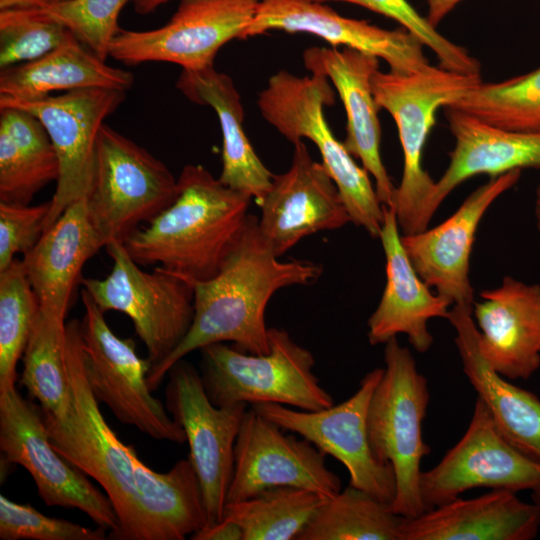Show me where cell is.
<instances>
[{"mask_svg":"<svg viewBox=\"0 0 540 540\" xmlns=\"http://www.w3.org/2000/svg\"><path fill=\"white\" fill-rule=\"evenodd\" d=\"M261 235L258 217L246 223L219 272L194 282V318L181 343L153 366L148 384L156 390L171 367L194 350L219 342H232L240 351H269L265 310L280 289L309 285L322 273L319 264L305 260L280 261Z\"/></svg>","mask_w":540,"mask_h":540,"instance_id":"obj_1","label":"cell"},{"mask_svg":"<svg viewBox=\"0 0 540 540\" xmlns=\"http://www.w3.org/2000/svg\"><path fill=\"white\" fill-rule=\"evenodd\" d=\"M176 199L124 247L140 266H159L191 283L214 277L248 218L251 198L201 165H185Z\"/></svg>","mask_w":540,"mask_h":540,"instance_id":"obj_2","label":"cell"},{"mask_svg":"<svg viewBox=\"0 0 540 540\" xmlns=\"http://www.w3.org/2000/svg\"><path fill=\"white\" fill-rule=\"evenodd\" d=\"M66 366L72 406L66 416L43 419L55 450L96 480L110 499L119 521L114 539L145 540L138 481L145 465L105 421L89 384L81 321L66 323Z\"/></svg>","mask_w":540,"mask_h":540,"instance_id":"obj_3","label":"cell"},{"mask_svg":"<svg viewBox=\"0 0 540 540\" xmlns=\"http://www.w3.org/2000/svg\"><path fill=\"white\" fill-rule=\"evenodd\" d=\"M481 82V75L431 65L409 74L380 69L374 74L376 104L392 116L403 152L402 178L392 205L402 235L427 229L436 212V181L423 167V153L437 111L454 105Z\"/></svg>","mask_w":540,"mask_h":540,"instance_id":"obj_4","label":"cell"},{"mask_svg":"<svg viewBox=\"0 0 540 540\" xmlns=\"http://www.w3.org/2000/svg\"><path fill=\"white\" fill-rule=\"evenodd\" d=\"M334 103L329 79L318 73L297 76L285 70L272 75L258 94L262 117L292 144L308 139L319 150L321 163L335 182L351 222L379 238L384 205L369 173L331 131L324 107Z\"/></svg>","mask_w":540,"mask_h":540,"instance_id":"obj_5","label":"cell"},{"mask_svg":"<svg viewBox=\"0 0 540 540\" xmlns=\"http://www.w3.org/2000/svg\"><path fill=\"white\" fill-rule=\"evenodd\" d=\"M269 351L250 354L223 342L200 349L201 378L216 406L274 403L303 411L334 405L313 373L315 359L286 330L268 329Z\"/></svg>","mask_w":540,"mask_h":540,"instance_id":"obj_6","label":"cell"},{"mask_svg":"<svg viewBox=\"0 0 540 540\" xmlns=\"http://www.w3.org/2000/svg\"><path fill=\"white\" fill-rule=\"evenodd\" d=\"M384 363L369 403L368 436L375 456L394 470L396 495L391 510L415 518L426 511L420 493V463L431 451L422 438L429 402L427 381L396 337L385 343Z\"/></svg>","mask_w":540,"mask_h":540,"instance_id":"obj_7","label":"cell"},{"mask_svg":"<svg viewBox=\"0 0 540 540\" xmlns=\"http://www.w3.org/2000/svg\"><path fill=\"white\" fill-rule=\"evenodd\" d=\"M105 248L113 262L110 273L102 279L82 278L80 283L103 312L130 318L153 367L176 349L192 325L193 284L159 266L142 270L121 241Z\"/></svg>","mask_w":540,"mask_h":540,"instance_id":"obj_8","label":"cell"},{"mask_svg":"<svg viewBox=\"0 0 540 540\" xmlns=\"http://www.w3.org/2000/svg\"><path fill=\"white\" fill-rule=\"evenodd\" d=\"M178 180L150 152L107 124L99 130L88 209L106 245L123 242L177 197Z\"/></svg>","mask_w":540,"mask_h":540,"instance_id":"obj_9","label":"cell"},{"mask_svg":"<svg viewBox=\"0 0 540 540\" xmlns=\"http://www.w3.org/2000/svg\"><path fill=\"white\" fill-rule=\"evenodd\" d=\"M81 337L90 387L99 403L123 424L161 441L186 442L183 428L152 395L148 374L152 363L141 358L130 338L117 336L89 293L82 289Z\"/></svg>","mask_w":540,"mask_h":540,"instance_id":"obj_10","label":"cell"},{"mask_svg":"<svg viewBox=\"0 0 540 540\" xmlns=\"http://www.w3.org/2000/svg\"><path fill=\"white\" fill-rule=\"evenodd\" d=\"M0 450L6 463L30 473L47 506L77 508L115 538L119 521L110 499L55 450L41 409L16 386L0 392Z\"/></svg>","mask_w":540,"mask_h":540,"instance_id":"obj_11","label":"cell"},{"mask_svg":"<svg viewBox=\"0 0 540 540\" xmlns=\"http://www.w3.org/2000/svg\"><path fill=\"white\" fill-rule=\"evenodd\" d=\"M167 375L165 406L185 432L188 458L201 485L207 525H211L223 519L234 472L236 439L247 404L214 405L201 374L183 359Z\"/></svg>","mask_w":540,"mask_h":540,"instance_id":"obj_12","label":"cell"},{"mask_svg":"<svg viewBox=\"0 0 540 540\" xmlns=\"http://www.w3.org/2000/svg\"><path fill=\"white\" fill-rule=\"evenodd\" d=\"M383 372L384 368L371 370L350 398L317 411L274 403L252 407L282 430L299 434L340 461L349 473V485L391 505L396 495L394 470L375 456L367 430L369 403Z\"/></svg>","mask_w":540,"mask_h":540,"instance_id":"obj_13","label":"cell"},{"mask_svg":"<svg viewBox=\"0 0 540 540\" xmlns=\"http://www.w3.org/2000/svg\"><path fill=\"white\" fill-rule=\"evenodd\" d=\"M259 0H181L163 26L151 30L120 29L109 56L126 65L169 62L182 70L213 66L216 54L233 39H242Z\"/></svg>","mask_w":540,"mask_h":540,"instance_id":"obj_14","label":"cell"},{"mask_svg":"<svg viewBox=\"0 0 540 540\" xmlns=\"http://www.w3.org/2000/svg\"><path fill=\"white\" fill-rule=\"evenodd\" d=\"M125 91L88 88L24 101L0 96V106L26 110L45 127L59 160V177L44 232L91 190L95 149L105 119L124 102Z\"/></svg>","mask_w":540,"mask_h":540,"instance_id":"obj_15","label":"cell"},{"mask_svg":"<svg viewBox=\"0 0 540 540\" xmlns=\"http://www.w3.org/2000/svg\"><path fill=\"white\" fill-rule=\"evenodd\" d=\"M483 487L540 494V463L504 439L477 398L463 437L436 466L422 472L420 493L427 511Z\"/></svg>","mask_w":540,"mask_h":540,"instance_id":"obj_16","label":"cell"},{"mask_svg":"<svg viewBox=\"0 0 540 540\" xmlns=\"http://www.w3.org/2000/svg\"><path fill=\"white\" fill-rule=\"evenodd\" d=\"M281 430L253 407L247 409L236 439L227 503L274 486L303 488L329 499L342 490L340 478L327 468L321 450Z\"/></svg>","mask_w":540,"mask_h":540,"instance_id":"obj_17","label":"cell"},{"mask_svg":"<svg viewBox=\"0 0 540 540\" xmlns=\"http://www.w3.org/2000/svg\"><path fill=\"white\" fill-rule=\"evenodd\" d=\"M288 170L274 175L259 203L258 227L274 253L281 257L300 240L351 222L339 190L322 163L316 162L304 141L293 144Z\"/></svg>","mask_w":540,"mask_h":540,"instance_id":"obj_18","label":"cell"},{"mask_svg":"<svg viewBox=\"0 0 540 540\" xmlns=\"http://www.w3.org/2000/svg\"><path fill=\"white\" fill-rule=\"evenodd\" d=\"M273 30L315 35L333 47L341 45L382 59L397 73H414L430 65L423 43L406 29L389 30L345 17L313 0H259L242 39Z\"/></svg>","mask_w":540,"mask_h":540,"instance_id":"obj_19","label":"cell"},{"mask_svg":"<svg viewBox=\"0 0 540 540\" xmlns=\"http://www.w3.org/2000/svg\"><path fill=\"white\" fill-rule=\"evenodd\" d=\"M506 172L474 190L446 220L433 228L401 235L403 247L423 281L451 305L473 304L470 257L478 226L495 200L519 180Z\"/></svg>","mask_w":540,"mask_h":540,"instance_id":"obj_20","label":"cell"},{"mask_svg":"<svg viewBox=\"0 0 540 540\" xmlns=\"http://www.w3.org/2000/svg\"><path fill=\"white\" fill-rule=\"evenodd\" d=\"M303 60L307 70L322 74L333 83L347 118L343 144L373 177L381 203L392 206L396 187L381 158L379 108L372 90L379 59L347 47H312L304 51Z\"/></svg>","mask_w":540,"mask_h":540,"instance_id":"obj_21","label":"cell"},{"mask_svg":"<svg viewBox=\"0 0 540 540\" xmlns=\"http://www.w3.org/2000/svg\"><path fill=\"white\" fill-rule=\"evenodd\" d=\"M480 296L473 314L481 354L503 377L530 378L540 367V284L505 276Z\"/></svg>","mask_w":540,"mask_h":540,"instance_id":"obj_22","label":"cell"},{"mask_svg":"<svg viewBox=\"0 0 540 540\" xmlns=\"http://www.w3.org/2000/svg\"><path fill=\"white\" fill-rule=\"evenodd\" d=\"M379 239L386 259V284L368 320V340L371 345L385 344L398 334H405L417 352H427L433 344L428 321L447 319L451 303L433 293L416 272L403 247L392 206L384 205Z\"/></svg>","mask_w":540,"mask_h":540,"instance_id":"obj_23","label":"cell"},{"mask_svg":"<svg viewBox=\"0 0 540 540\" xmlns=\"http://www.w3.org/2000/svg\"><path fill=\"white\" fill-rule=\"evenodd\" d=\"M105 246L92 222L87 199L70 205L43 233L22 259L42 313L65 320L83 266Z\"/></svg>","mask_w":540,"mask_h":540,"instance_id":"obj_24","label":"cell"},{"mask_svg":"<svg viewBox=\"0 0 540 540\" xmlns=\"http://www.w3.org/2000/svg\"><path fill=\"white\" fill-rule=\"evenodd\" d=\"M539 526V504L522 501L515 491L493 489L405 517L401 540H530Z\"/></svg>","mask_w":540,"mask_h":540,"instance_id":"obj_25","label":"cell"},{"mask_svg":"<svg viewBox=\"0 0 540 540\" xmlns=\"http://www.w3.org/2000/svg\"><path fill=\"white\" fill-rule=\"evenodd\" d=\"M472 313L473 304H454L447 318L456 331L463 371L504 439L540 463V399L506 381L488 364L479 349Z\"/></svg>","mask_w":540,"mask_h":540,"instance_id":"obj_26","label":"cell"},{"mask_svg":"<svg viewBox=\"0 0 540 540\" xmlns=\"http://www.w3.org/2000/svg\"><path fill=\"white\" fill-rule=\"evenodd\" d=\"M445 115L455 143L448 167L436 181L435 211L458 185L476 175L540 170V130L500 129L453 107H446Z\"/></svg>","mask_w":540,"mask_h":540,"instance_id":"obj_27","label":"cell"},{"mask_svg":"<svg viewBox=\"0 0 540 540\" xmlns=\"http://www.w3.org/2000/svg\"><path fill=\"white\" fill-rule=\"evenodd\" d=\"M176 87L192 102L210 106L222 133V170L219 180L258 204L271 188L274 174L251 145L244 127V110L232 79L209 66L182 70Z\"/></svg>","mask_w":540,"mask_h":540,"instance_id":"obj_28","label":"cell"},{"mask_svg":"<svg viewBox=\"0 0 540 540\" xmlns=\"http://www.w3.org/2000/svg\"><path fill=\"white\" fill-rule=\"evenodd\" d=\"M133 83L130 71L107 65L72 33L40 58L0 70V96L24 101L88 88L127 92Z\"/></svg>","mask_w":540,"mask_h":540,"instance_id":"obj_29","label":"cell"},{"mask_svg":"<svg viewBox=\"0 0 540 540\" xmlns=\"http://www.w3.org/2000/svg\"><path fill=\"white\" fill-rule=\"evenodd\" d=\"M58 177V156L41 121L26 110L0 106V202L30 204Z\"/></svg>","mask_w":540,"mask_h":540,"instance_id":"obj_30","label":"cell"},{"mask_svg":"<svg viewBox=\"0 0 540 540\" xmlns=\"http://www.w3.org/2000/svg\"><path fill=\"white\" fill-rule=\"evenodd\" d=\"M138 494L145 540H184L207 525L201 485L189 458L164 473L145 464Z\"/></svg>","mask_w":540,"mask_h":540,"instance_id":"obj_31","label":"cell"},{"mask_svg":"<svg viewBox=\"0 0 540 540\" xmlns=\"http://www.w3.org/2000/svg\"><path fill=\"white\" fill-rule=\"evenodd\" d=\"M65 352V320L39 310L22 357L19 383L39 402L42 413L53 418L66 416L72 406Z\"/></svg>","mask_w":540,"mask_h":540,"instance_id":"obj_32","label":"cell"},{"mask_svg":"<svg viewBox=\"0 0 540 540\" xmlns=\"http://www.w3.org/2000/svg\"><path fill=\"white\" fill-rule=\"evenodd\" d=\"M404 519L349 485L317 510L296 540H401Z\"/></svg>","mask_w":540,"mask_h":540,"instance_id":"obj_33","label":"cell"},{"mask_svg":"<svg viewBox=\"0 0 540 540\" xmlns=\"http://www.w3.org/2000/svg\"><path fill=\"white\" fill-rule=\"evenodd\" d=\"M326 496L293 486H274L227 503L223 519L235 522L243 540H296Z\"/></svg>","mask_w":540,"mask_h":540,"instance_id":"obj_34","label":"cell"},{"mask_svg":"<svg viewBox=\"0 0 540 540\" xmlns=\"http://www.w3.org/2000/svg\"><path fill=\"white\" fill-rule=\"evenodd\" d=\"M450 107L500 129L540 130V67L501 82H481Z\"/></svg>","mask_w":540,"mask_h":540,"instance_id":"obj_35","label":"cell"},{"mask_svg":"<svg viewBox=\"0 0 540 540\" xmlns=\"http://www.w3.org/2000/svg\"><path fill=\"white\" fill-rule=\"evenodd\" d=\"M39 300L22 260L0 272V392L15 387L23 357L39 314Z\"/></svg>","mask_w":540,"mask_h":540,"instance_id":"obj_36","label":"cell"},{"mask_svg":"<svg viewBox=\"0 0 540 540\" xmlns=\"http://www.w3.org/2000/svg\"><path fill=\"white\" fill-rule=\"evenodd\" d=\"M70 33L43 8L0 10V70L40 58Z\"/></svg>","mask_w":540,"mask_h":540,"instance_id":"obj_37","label":"cell"},{"mask_svg":"<svg viewBox=\"0 0 540 540\" xmlns=\"http://www.w3.org/2000/svg\"><path fill=\"white\" fill-rule=\"evenodd\" d=\"M129 1L132 0H62L43 9L106 61L110 45L121 29L119 14Z\"/></svg>","mask_w":540,"mask_h":540,"instance_id":"obj_38","label":"cell"},{"mask_svg":"<svg viewBox=\"0 0 540 540\" xmlns=\"http://www.w3.org/2000/svg\"><path fill=\"white\" fill-rule=\"evenodd\" d=\"M320 3L331 1L347 2L362 6L375 13L384 15L416 36L424 46L431 49L440 62V66L467 75H481L480 62L462 46L455 44L418 13L407 0H313Z\"/></svg>","mask_w":540,"mask_h":540,"instance_id":"obj_39","label":"cell"},{"mask_svg":"<svg viewBox=\"0 0 540 540\" xmlns=\"http://www.w3.org/2000/svg\"><path fill=\"white\" fill-rule=\"evenodd\" d=\"M106 529L48 517L29 504H19L0 495L2 540H105Z\"/></svg>","mask_w":540,"mask_h":540,"instance_id":"obj_40","label":"cell"},{"mask_svg":"<svg viewBox=\"0 0 540 540\" xmlns=\"http://www.w3.org/2000/svg\"><path fill=\"white\" fill-rule=\"evenodd\" d=\"M50 201L37 205L0 202V272L38 243L50 211Z\"/></svg>","mask_w":540,"mask_h":540,"instance_id":"obj_41","label":"cell"},{"mask_svg":"<svg viewBox=\"0 0 540 540\" xmlns=\"http://www.w3.org/2000/svg\"><path fill=\"white\" fill-rule=\"evenodd\" d=\"M192 540H243L241 528L233 521L222 519L191 535Z\"/></svg>","mask_w":540,"mask_h":540,"instance_id":"obj_42","label":"cell"},{"mask_svg":"<svg viewBox=\"0 0 540 540\" xmlns=\"http://www.w3.org/2000/svg\"><path fill=\"white\" fill-rule=\"evenodd\" d=\"M462 0H427V20L437 27Z\"/></svg>","mask_w":540,"mask_h":540,"instance_id":"obj_43","label":"cell"},{"mask_svg":"<svg viewBox=\"0 0 540 540\" xmlns=\"http://www.w3.org/2000/svg\"><path fill=\"white\" fill-rule=\"evenodd\" d=\"M54 0H0V10L13 8H44Z\"/></svg>","mask_w":540,"mask_h":540,"instance_id":"obj_44","label":"cell"},{"mask_svg":"<svg viewBox=\"0 0 540 540\" xmlns=\"http://www.w3.org/2000/svg\"><path fill=\"white\" fill-rule=\"evenodd\" d=\"M170 0H132L134 9L138 14H148Z\"/></svg>","mask_w":540,"mask_h":540,"instance_id":"obj_45","label":"cell"},{"mask_svg":"<svg viewBox=\"0 0 540 540\" xmlns=\"http://www.w3.org/2000/svg\"><path fill=\"white\" fill-rule=\"evenodd\" d=\"M534 214H535L536 227H537L539 237H540V183L537 186L536 193H535Z\"/></svg>","mask_w":540,"mask_h":540,"instance_id":"obj_46","label":"cell"},{"mask_svg":"<svg viewBox=\"0 0 540 540\" xmlns=\"http://www.w3.org/2000/svg\"><path fill=\"white\" fill-rule=\"evenodd\" d=\"M533 501L540 505V494H533Z\"/></svg>","mask_w":540,"mask_h":540,"instance_id":"obj_47","label":"cell"},{"mask_svg":"<svg viewBox=\"0 0 540 540\" xmlns=\"http://www.w3.org/2000/svg\"><path fill=\"white\" fill-rule=\"evenodd\" d=\"M57 1H62V0H54L53 2H57ZM53 2H52V3H53Z\"/></svg>","mask_w":540,"mask_h":540,"instance_id":"obj_48","label":"cell"}]
</instances>
